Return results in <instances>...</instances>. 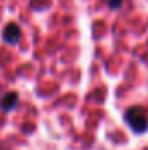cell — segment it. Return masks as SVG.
Returning a JSON list of instances; mask_svg holds the SVG:
<instances>
[{
  "instance_id": "6da1fadb",
  "label": "cell",
  "mask_w": 148,
  "mask_h": 150,
  "mask_svg": "<svg viewBox=\"0 0 148 150\" xmlns=\"http://www.w3.org/2000/svg\"><path fill=\"white\" fill-rule=\"evenodd\" d=\"M125 122L134 133H145L148 129V112L143 107H131L125 112Z\"/></svg>"
},
{
  "instance_id": "7a4b0ae2",
  "label": "cell",
  "mask_w": 148,
  "mask_h": 150,
  "mask_svg": "<svg viewBox=\"0 0 148 150\" xmlns=\"http://www.w3.org/2000/svg\"><path fill=\"white\" fill-rule=\"evenodd\" d=\"M21 37V30H19V26L16 25V23H11V25H7L5 28H4V32H2V38L5 40V42H9V44H16L18 40Z\"/></svg>"
},
{
  "instance_id": "3957f363",
  "label": "cell",
  "mask_w": 148,
  "mask_h": 150,
  "mask_svg": "<svg viewBox=\"0 0 148 150\" xmlns=\"http://www.w3.org/2000/svg\"><path fill=\"white\" fill-rule=\"evenodd\" d=\"M18 101H19L18 93H14V91L5 93V94L2 96V100H0V108H2V110H5V112L14 110V107L18 105Z\"/></svg>"
},
{
  "instance_id": "277c9868",
  "label": "cell",
  "mask_w": 148,
  "mask_h": 150,
  "mask_svg": "<svg viewBox=\"0 0 148 150\" xmlns=\"http://www.w3.org/2000/svg\"><path fill=\"white\" fill-rule=\"evenodd\" d=\"M110 9H120L122 7V0H106Z\"/></svg>"
}]
</instances>
